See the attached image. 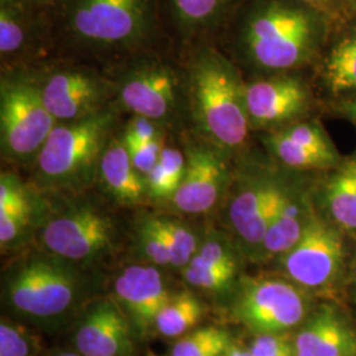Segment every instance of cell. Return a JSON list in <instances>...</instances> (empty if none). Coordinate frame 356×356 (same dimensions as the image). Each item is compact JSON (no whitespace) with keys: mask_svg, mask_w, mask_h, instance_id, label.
I'll return each mask as SVG.
<instances>
[{"mask_svg":"<svg viewBox=\"0 0 356 356\" xmlns=\"http://www.w3.org/2000/svg\"><path fill=\"white\" fill-rule=\"evenodd\" d=\"M70 193L73 200L44 213L40 239L44 248L65 261H92L114 248L118 226L103 206Z\"/></svg>","mask_w":356,"mask_h":356,"instance_id":"52a82bcc","label":"cell"},{"mask_svg":"<svg viewBox=\"0 0 356 356\" xmlns=\"http://www.w3.org/2000/svg\"><path fill=\"white\" fill-rule=\"evenodd\" d=\"M318 32L317 16L301 0H243L216 44L269 76L305 63Z\"/></svg>","mask_w":356,"mask_h":356,"instance_id":"7a4b0ae2","label":"cell"},{"mask_svg":"<svg viewBox=\"0 0 356 356\" xmlns=\"http://www.w3.org/2000/svg\"><path fill=\"white\" fill-rule=\"evenodd\" d=\"M36 350L38 339L31 331L10 319H1L0 356H33Z\"/></svg>","mask_w":356,"mask_h":356,"instance_id":"1f68e13d","label":"cell"},{"mask_svg":"<svg viewBox=\"0 0 356 356\" xmlns=\"http://www.w3.org/2000/svg\"><path fill=\"white\" fill-rule=\"evenodd\" d=\"M220 356H254L251 350H244L236 346H231L229 350H226Z\"/></svg>","mask_w":356,"mask_h":356,"instance_id":"f35d334b","label":"cell"},{"mask_svg":"<svg viewBox=\"0 0 356 356\" xmlns=\"http://www.w3.org/2000/svg\"><path fill=\"white\" fill-rule=\"evenodd\" d=\"M280 185V179L266 175L231 179L227 219L231 229L245 247L261 250Z\"/></svg>","mask_w":356,"mask_h":356,"instance_id":"9a60e30c","label":"cell"},{"mask_svg":"<svg viewBox=\"0 0 356 356\" xmlns=\"http://www.w3.org/2000/svg\"><path fill=\"white\" fill-rule=\"evenodd\" d=\"M118 302L126 312L135 330L147 335L170 293L156 266H129L115 280Z\"/></svg>","mask_w":356,"mask_h":356,"instance_id":"ac0fdd59","label":"cell"},{"mask_svg":"<svg viewBox=\"0 0 356 356\" xmlns=\"http://www.w3.org/2000/svg\"><path fill=\"white\" fill-rule=\"evenodd\" d=\"M186 166L169 206L188 216L211 211L229 191L232 179L229 153L191 129L181 135Z\"/></svg>","mask_w":356,"mask_h":356,"instance_id":"30bf717a","label":"cell"},{"mask_svg":"<svg viewBox=\"0 0 356 356\" xmlns=\"http://www.w3.org/2000/svg\"><path fill=\"white\" fill-rule=\"evenodd\" d=\"M57 57L111 69L131 57L175 47L159 0H58L49 7Z\"/></svg>","mask_w":356,"mask_h":356,"instance_id":"6da1fadb","label":"cell"},{"mask_svg":"<svg viewBox=\"0 0 356 356\" xmlns=\"http://www.w3.org/2000/svg\"><path fill=\"white\" fill-rule=\"evenodd\" d=\"M179 51L186 74L189 129L229 153L241 149L252 127L238 66L214 42Z\"/></svg>","mask_w":356,"mask_h":356,"instance_id":"3957f363","label":"cell"},{"mask_svg":"<svg viewBox=\"0 0 356 356\" xmlns=\"http://www.w3.org/2000/svg\"><path fill=\"white\" fill-rule=\"evenodd\" d=\"M344 110H346V113L350 115L356 122V99H354L353 102L347 103Z\"/></svg>","mask_w":356,"mask_h":356,"instance_id":"ab89813d","label":"cell"},{"mask_svg":"<svg viewBox=\"0 0 356 356\" xmlns=\"http://www.w3.org/2000/svg\"><path fill=\"white\" fill-rule=\"evenodd\" d=\"M54 356H83L81 355L79 353L76 354V353H58V354H56Z\"/></svg>","mask_w":356,"mask_h":356,"instance_id":"7bdbcfd3","label":"cell"},{"mask_svg":"<svg viewBox=\"0 0 356 356\" xmlns=\"http://www.w3.org/2000/svg\"><path fill=\"white\" fill-rule=\"evenodd\" d=\"M113 104L97 114L58 122L31 168L33 186L47 193H79L97 184L103 152L122 127Z\"/></svg>","mask_w":356,"mask_h":356,"instance_id":"5b68a950","label":"cell"},{"mask_svg":"<svg viewBox=\"0 0 356 356\" xmlns=\"http://www.w3.org/2000/svg\"><path fill=\"white\" fill-rule=\"evenodd\" d=\"M245 104L251 127L275 131L305 113L309 92L296 76L269 74L245 83Z\"/></svg>","mask_w":356,"mask_h":356,"instance_id":"2e32d148","label":"cell"},{"mask_svg":"<svg viewBox=\"0 0 356 356\" xmlns=\"http://www.w3.org/2000/svg\"><path fill=\"white\" fill-rule=\"evenodd\" d=\"M166 33L178 51L214 42L243 0H159Z\"/></svg>","mask_w":356,"mask_h":356,"instance_id":"5bb4252c","label":"cell"},{"mask_svg":"<svg viewBox=\"0 0 356 356\" xmlns=\"http://www.w3.org/2000/svg\"><path fill=\"white\" fill-rule=\"evenodd\" d=\"M296 356H356V332L332 307H322L294 338Z\"/></svg>","mask_w":356,"mask_h":356,"instance_id":"ffe728a7","label":"cell"},{"mask_svg":"<svg viewBox=\"0 0 356 356\" xmlns=\"http://www.w3.org/2000/svg\"><path fill=\"white\" fill-rule=\"evenodd\" d=\"M136 244L143 256L156 267L172 266V259L165 241L157 229L152 216H141L136 225Z\"/></svg>","mask_w":356,"mask_h":356,"instance_id":"f546056e","label":"cell"},{"mask_svg":"<svg viewBox=\"0 0 356 356\" xmlns=\"http://www.w3.org/2000/svg\"><path fill=\"white\" fill-rule=\"evenodd\" d=\"M185 166L186 156L181 136L168 134L157 165L145 177L147 198L157 204H170L184 177Z\"/></svg>","mask_w":356,"mask_h":356,"instance_id":"603a6c76","label":"cell"},{"mask_svg":"<svg viewBox=\"0 0 356 356\" xmlns=\"http://www.w3.org/2000/svg\"><path fill=\"white\" fill-rule=\"evenodd\" d=\"M0 1L22 4V6L35 7V8H49L51 6H54L58 0H0Z\"/></svg>","mask_w":356,"mask_h":356,"instance_id":"74e56055","label":"cell"},{"mask_svg":"<svg viewBox=\"0 0 356 356\" xmlns=\"http://www.w3.org/2000/svg\"><path fill=\"white\" fill-rule=\"evenodd\" d=\"M231 346L227 331L204 327L185 334L173 346L170 356H220Z\"/></svg>","mask_w":356,"mask_h":356,"instance_id":"f1b7e54d","label":"cell"},{"mask_svg":"<svg viewBox=\"0 0 356 356\" xmlns=\"http://www.w3.org/2000/svg\"><path fill=\"white\" fill-rule=\"evenodd\" d=\"M343 254L341 234L314 214L298 243L281 254V264L298 286L322 289L337 280Z\"/></svg>","mask_w":356,"mask_h":356,"instance_id":"4fadbf2b","label":"cell"},{"mask_svg":"<svg viewBox=\"0 0 356 356\" xmlns=\"http://www.w3.org/2000/svg\"><path fill=\"white\" fill-rule=\"evenodd\" d=\"M313 216V204L306 191L296 184L281 181L276 207L260 251L269 256L288 252L301 239Z\"/></svg>","mask_w":356,"mask_h":356,"instance_id":"d6986e66","label":"cell"},{"mask_svg":"<svg viewBox=\"0 0 356 356\" xmlns=\"http://www.w3.org/2000/svg\"><path fill=\"white\" fill-rule=\"evenodd\" d=\"M58 122L44 102L33 67L0 76V152L3 163L32 168Z\"/></svg>","mask_w":356,"mask_h":356,"instance_id":"8992f818","label":"cell"},{"mask_svg":"<svg viewBox=\"0 0 356 356\" xmlns=\"http://www.w3.org/2000/svg\"><path fill=\"white\" fill-rule=\"evenodd\" d=\"M97 184L120 206L132 207L148 200L145 178L139 175L131 163L122 136V127L115 132L103 152Z\"/></svg>","mask_w":356,"mask_h":356,"instance_id":"44dd1931","label":"cell"},{"mask_svg":"<svg viewBox=\"0 0 356 356\" xmlns=\"http://www.w3.org/2000/svg\"><path fill=\"white\" fill-rule=\"evenodd\" d=\"M191 259L218 267L236 268V256L234 254L229 241L220 234H210L202 238L197 254Z\"/></svg>","mask_w":356,"mask_h":356,"instance_id":"836d02e7","label":"cell"},{"mask_svg":"<svg viewBox=\"0 0 356 356\" xmlns=\"http://www.w3.org/2000/svg\"><path fill=\"white\" fill-rule=\"evenodd\" d=\"M250 350L254 356H296L294 339L285 332L257 334Z\"/></svg>","mask_w":356,"mask_h":356,"instance_id":"d590c367","label":"cell"},{"mask_svg":"<svg viewBox=\"0 0 356 356\" xmlns=\"http://www.w3.org/2000/svg\"><path fill=\"white\" fill-rule=\"evenodd\" d=\"M353 285H354V296L356 300V259L355 264H354V270H353Z\"/></svg>","mask_w":356,"mask_h":356,"instance_id":"60d3db41","label":"cell"},{"mask_svg":"<svg viewBox=\"0 0 356 356\" xmlns=\"http://www.w3.org/2000/svg\"><path fill=\"white\" fill-rule=\"evenodd\" d=\"M307 302L298 285L273 277L244 279L234 302V316L256 334H273L305 318Z\"/></svg>","mask_w":356,"mask_h":356,"instance_id":"8fae6325","label":"cell"},{"mask_svg":"<svg viewBox=\"0 0 356 356\" xmlns=\"http://www.w3.org/2000/svg\"><path fill=\"white\" fill-rule=\"evenodd\" d=\"M76 277L57 256H31L11 276L7 296L13 309L32 318L65 313L76 298Z\"/></svg>","mask_w":356,"mask_h":356,"instance_id":"9c48e42d","label":"cell"},{"mask_svg":"<svg viewBox=\"0 0 356 356\" xmlns=\"http://www.w3.org/2000/svg\"><path fill=\"white\" fill-rule=\"evenodd\" d=\"M164 135L166 132L163 128L141 115H131L122 126V136L127 149L159 139Z\"/></svg>","mask_w":356,"mask_h":356,"instance_id":"e575fe53","label":"cell"},{"mask_svg":"<svg viewBox=\"0 0 356 356\" xmlns=\"http://www.w3.org/2000/svg\"><path fill=\"white\" fill-rule=\"evenodd\" d=\"M54 57L49 8L0 1L1 72L33 67Z\"/></svg>","mask_w":356,"mask_h":356,"instance_id":"7c38bea8","label":"cell"},{"mask_svg":"<svg viewBox=\"0 0 356 356\" xmlns=\"http://www.w3.org/2000/svg\"><path fill=\"white\" fill-rule=\"evenodd\" d=\"M33 69L44 102L57 122L86 118L115 104L114 79L97 65L54 57Z\"/></svg>","mask_w":356,"mask_h":356,"instance_id":"ba28073f","label":"cell"},{"mask_svg":"<svg viewBox=\"0 0 356 356\" xmlns=\"http://www.w3.org/2000/svg\"><path fill=\"white\" fill-rule=\"evenodd\" d=\"M74 343L83 356H128L132 343V323L118 301L101 300L81 319Z\"/></svg>","mask_w":356,"mask_h":356,"instance_id":"e0dca14e","label":"cell"},{"mask_svg":"<svg viewBox=\"0 0 356 356\" xmlns=\"http://www.w3.org/2000/svg\"><path fill=\"white\" fill-rule=\"evenodd\" d=\"M236 268L218 267L191 259L182 268V275L191 285L204 291H222L234 280Z\"/></svg>","mask_w":356,"mask_h":356,"instance_id":"4dcf8cb0","label":"cell"},{"mask_svg":"<svg viewBox=\"0 0 356 356\" xmlns=\"http://www.w3.org/2000/svg\"><path fill=\"white\" fill-rule=\"evenodd\" d=\"M326 78L335 94L356 90V32L343 38L331 51Z\"/></svg>","mask_w":356,"mask_h":356,"instance_id":"83f0119b","label":"cell"},{"mask_svg":"<svg viewBox=\"0 0 356 356\" xmlns=\"http://www.w3.org/2000/svg\"><path fill=\"white\" fill-rule=\"evenodd\" d=\"M264 143L268 151L279 163L292 169H318L332 164L323 156L292 140L281 129L270 131L264 138Z\"/></svg>","mask_w":356,"mask_h":356,"instance_id":"4316f807","label":"cell"},{"mask_svg":"<svg viewBox=\"0 0 356 356\" xmlns=\"http://www.w3.org/2000/svg\"><path fill=\"white\" fill-rule=\"evenodd\" d=\"M301 1H304L307 6H317V4H321L323 0H301Z\"/></svg>","mask_w":356,"mask_h":356,"instance_id":"b9f144b4","label":"cell"},{"mask_svg":"<svg viewBox=\"0 0 356 356\" xmlns=\"http://www.w3.org/2000/svg\"><path fill=\"white\" fill-rule=\"evenodd\" d=\"M169 250L172 267L185 268L197 254L202 238L182 220L165 216H152Z\"/></svg>","mask_w":356,"mask_h":356,"instance_id":"484cf974","label":"cell"},{"mask_svg":"<svg viewBox=\"0 0 356 356\" xmlns=\"http://www.w3.org/2000/svg\"><path fill=\"white\" fill-rule=\"evenodd\" d=\"M166 135L149 143L141 144L139 147L127 149L132 165L143 177H147L152 172L153 168L157 165L160 154L165 144Z\"/></svg>","mask_w":356,"mask_h":356,"instance_id":"8d00e7d4","label":"cell"},{"mask_svg":"<svg viewBox=\"0 0 356 356\" xmlns=\"http://www.w3.org/2000/svg\"><path fill=\"white\" fill-rule=\"evenodd\" d=\"M176 47L147 51L107 69L115 83V104L122 113L141 115L181 136L189 129L184 57Z\"/></svg>","mask_w":356,"mask_h":356,"instance_id":"277c9868","label":"cell"},{"mask_svg":"<svg viewBox=\"0 0 356 356\" xmlns=\"http://www.w3.org/2000/svg\"><path fill=\"white\" fill-rule=\"evenodd\" d=\"M280 129L292 140L304 145L305 148L313 152L318 153L325 159L330 160L331 163H334L335 160L334 148L318 126L300 123V124H289Z\"/></svg>","mask_w":356,"mask_h":356,"instance_id":"d6a6232c","label":"cell"},{"mask_svg":"<svg viewBox=\"0 0 356 356\" xmlns=\"http://www.w3.org/2000/svg\"><path fill=\"white\" fill-rule=\"evenodd\" d=\"M204 316L202 302L191 292L172 294L154 321V329L166 338H179L195 327Z\"/></svg>","mask_w":356,"mask_h":356,"instance_id":"d4e9b609","label":"cell"},{"mask_svg":"<svg viewBox=\"0 0 356 356\" xmlns=\"http://www.w3.org/2000/svg\"><path fill=\"white\" fill-rule=\"evenodd\" d=\"M325 197L331 218L342 229L356 231V157L329 179Z\"/></svg>","mask_w":356,"mask_h":356,"instance_id":"cb8c5ba5","label":"cell"},{"mask_svg":"<svg viewBox=\"0 0 356 356\" xmlns=\"http://www.w3.org/2000/svg\"><path fill=\"white\" fill-rule=\"evenodd\" d=\"M33 191L13 170L0 175V245L6 250L19 242L36 211Z\"/></svg>","mask_w":356,"mask_h":356,"instance_id":"7402d4cb","label":"cell"}]
</instances>
